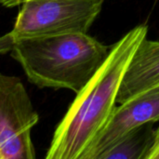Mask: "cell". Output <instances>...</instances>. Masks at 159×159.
<instances>
[{"label": "cell", "instance_id": "cell-3", "mask_svg": "<svg viewBox=\"0 0 159 159\" xmlns=\"http://www.w3.org/2000/svg\"><path fill=\"white\" fill-rule=\"evenodd\" d=\"M104 0H26L13 29L14 39L87 33Z\"/></svg>", "mask_w": 159, "mask_h": 159}, {"label": "cell", "instance_id": "cell-5", "mask_svg": "<svg viewBox=\"0 0 159 159\" xmlns=\"http://www.w3.org/2000/svg\"><path fill=\"white\" fill-rule=\"evenodd\" d=\"M159 121V87L140 94L116 106L86 159L99 157L131 130Z\"/></svg>", "mask_w": 159, "mask_h": 159}, {"label": "cell", "instance_id": "cell-8", "mask_svg": "<svg viewBox=\"0 0 159 159\" xmlns=\"http://www.w3.org/2000/svg\"><path fill=\"white\" fill-rule=\"evenodd\" d=\"M14 36L11 32H8L0 36V54H6L11 51L14 44Z\"/></svg>", "mask_w": 159, "mask_h": 159}, {"label": "cell", "instance_id": "cell-9", "mask_svg": "<svg viewBox=\"0 0 159 159\" xmlns=\"http://www.w3.org/2000/svg\"><path fill=\"white\" fill-rule=\"evenodd\" d=\"M145 159H159V127L155 131V138L151 148L149 149Z\"/></svg>", "mask_w": 159, "mask_h": 159}, {"label": "cell", "instance_id": "cell-4", "mask_svg": "<svg viewBox=\"0 0 159 159\" xmlns=\"http://www.w3.org/2000/svg\"><path fill=\"white\" fill-rule=\"evenodd\" d=\"M39 116L20 77L0 73V159H34Z\"/></svg>", "mask_w": 159, "mask_h": 159}, {"label": "cell", "instance_id": "cell-1", "mask_svg": "<svg viewBox=\"0 0 159 159\" xmlns=\"http://www.w3.org/2000/svg\"><path fill=\"white\" fill-rule=\"evenodd\" d=\"M147 30L146 25H138L111 47L104 63L76 93L57 126L46 158L86 159L116 107L121 81Z\"/></svg>", "mask_w": 159, "mask_h": 159}, {"label": "cell", "instance_id": "cell-2", "mask_svg": "<svg viewBox=\"0 0 159 159\" xmlns=\"http://www.w3.org/2000/svg\"><path fill=\"white\" fill-rule=\"evenodd\" d=\"M111 47L87 33L15 39L11 57L28 80L40 89L78 93L109 56Z\"/></svg>", "mask_w": 159, "mask_h": 159}, {"label": "cell", "instance_id": "cell-10", "mask_svg": "<svg viewBox=\"0 0 159 159\" xmlns=\"http://www.w3.org/2000/svg\"><path fill=\"white\" fill-rule=\"evenodd\" d=\"M26 0H0V5L6 7H13L16 6L21 5Z\"/></svg>", "mask_w": 159, "mask_h": 159}, {"label": "cell", "instance_id": "cell-7", "mask_svg": "<svg viewBox=\"0 0 159 159\" xmlns=\"http://www.w3.org/2000/svg\"><path fill=\"white\" fill-rule=\"evenodd\" d=\"M154 123L143 125L125 135L98 159H145L155 138Z\"/></svg>", "mask_w": 159, "mask_h": 159}, {"label": "cell", "instance_id": "cell-6", "mask_svg": "<svg viewBox=\"0 0 159 159\" xmlns=\"http://www.w3.org/2000/svg\"><path fill=\"white\" fill-rule=\"evenodd\" d=\"M159 87V41L144 38L133 54L120 84L116 102L121 104Z\"/></svg>", "mask_w": 159, "mask_h": 159}]
</instances>
